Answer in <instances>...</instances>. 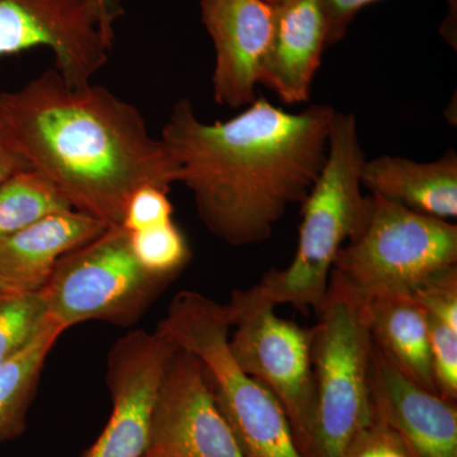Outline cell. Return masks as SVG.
<instances>
[{
  "label": "cell",
  "mask_w": 457,
  "mask_h": 457,
  "mask_svg": "<svg viewBox=\"0 0 457 457\" xmlns=\"http://www.w3.org/2000/svg\"><path fill=\"white\" fill-rule=\"evenodd\" d=\"M343 457H409L398 436L376 414Z\"/></svg>",
  "instance_id": "cb8c5ba5"
},
{
  "label": "cell",
  "mask_w": 457,
  "mask_h": 457,
  "mask_svg": "<svg viewBox=\"0 0 457 457\" xmlns=\"http://www.w3.org/2000/svg\"><path fill=\"white\" fill-rule=\"evenodd\" d=\"M106 3H116V0H104Z\"/></svg>",
  "instance_id": "83f0119b"
},
{
  "label": "cell",
  "mask_w": 457,
  "mask_h": 457,
  "mask_svg": "<svg viewBox=\"0 0 457 457\" xmlns=\"http://www.w3.org/2000/svg\"><path fill=\"white\" fill-rule=\"evenodd\" d=\"M0 125L71 209L108 227H121L137 188L170 192L179 182V164L134 104L102 86H68L55 69L0 93Z\"/></svg>",
  "instance_id": "7a4b0ae2"
},
{
  "label": "cell",
  "mask_w": 457,
  "mask_h": 457,
  "mask_svg": "<svg viewBox=\"0 0 457 457\" xmlns=\"http://www.w3.org/2000/svg\"><path fill=\"white\" fill-rule=\"evenodd\" d=\"M32 170L0 125V185L20 171Z\"/></svg>",
  "instance_id": "d4e9b609"
},
{
  "label": "cell",
  "mask_w": 457,
  "mask_h": 457,
  "mask_svg": "<svg viewBox=\"0 0 457 457\" xmlns=\"http://www.w3.org/2000/svg\"><path fill=\"white\" fill-rule=\"evenodd\" d=\"M132 254L150 275L170 281L188 263L191 251L173 220L129 233Z\"/></svg>",
  "instance_id": "44dd1931"
},
{
  "label": "cell",
  "mask_w": 457,
  "mask_h": 457,
  "mask_svg": "<svg viewBox=\"0 0 457 457\" xmlns=\"http://www.w3.org/2000/svg\"><path fill=\"white\" fill-rule=\"evenodd\" d=\"M366 315L372 342L394 368L418 386L437 394L426 314L416 297L411 294L375 297L366 302Z\"/></svg>",
  "instance_id": "e0dca14e"
},
{
  "label": "cell",
  "mask_w": 457,
  "mask_h": 457,
  "mask_svg": "<svg viewBox=\"0 0 457 457\" xmlns=\"http://www.w3.org/2000/svg\"><path fill=\"white\" fill-rule=\"evenodd\" d=\"M171 206L168 191L155 186L137 188L126 203L121 228L128 233L158 227L171 220Z\"/></svg>",
  "instance_id": "603a6c76"
},
{
  "label": "cell",
  "mask_w": 457,
  "mask_h": 457,
  "mask_svg": "<svg viewBox=\"0 0 457 457\" xmlns=\"http://www.w3.org/2000/svg\"><path fill=\"white\" fill-rule=\"evenodd\" d=\"M353 113L337 112L330 123L326 164L303 201L299 242L284 270L272 269L255 285L273 305L319 311L339 251L365 230L374 200L361 191L365 163Z\"/></svg>",
  "instance_id": "3957f363"
},
{
  "label": "cell",
  "mask_w": 457,
  "mask_h": 457,
  "mask_svg": "<svg viewBox=\"0 0 457 457\" xmlns=\"http://www.w3.org/2000/svg\"><path fill=\"white\" fill-rule=\"evenodd\" d=\"M201 18L215 47L213 99L249 106L272 40L275 7L264 0H201Z\"/></svg>",
  "instance_id": "7c38bea8"
},
{
  "label": "cell",
  "mask_w": 457,
  "mask_h": 457,
  "mask_svg": "<svg viewBox=\"0 0 457 457\" xmlns=\"http://www.w3.org/2000/svg\"><path fill=\"white\" fill-rule=\"evenodd\" d=\"M119 12L104 0H0V56L46 47L64 82L82 88L107 64Z\"/></svg>",
  "instance_id": "9c48e42d"
},
{
  "label": "cell",
  "mask_w": 457,
  "mask_h": 457,
  "mask_svg": "<svg viewBox=\"0 0 457 457\" xmlns=\"http://www.w3.org/2000/svg\"><path fill=\"white\" fill-rule=\"evenodd\" d=\"M66 210L73 209L40 171H20L0 185V240Z\"/></svg>",
  "instance_id": "d6986e66"
},
{
  "label": "cell",
  "mask_w": 457,
  "mask_h": 457,
  "mask_svg": "<svg viewBox=\"0 0 457 457\" xmlns=\"http://www.w3.org/2000/svg\"><path fill=\"white\" fill-rule=\"evenodd\" d=\"M317 315V324L309 329L315 386L311 457H343L374 417L366 302L330 276Z\"/></svg>",
  "instance_id": "5b68a950"
},
{
  "label": "cell",
  "mask_w": 457,
  "mask_h": 457,
  "mask_svg": "<svg viewBox=\"0 0 457 457\" xmlns=\"http://www.w3.org/2000/svg\"><path fill=\"white\" fill-rule=\"evenodd\" d=\"M264 2L269 3V4L273 5V7H276V5H279L281 3H284L285 0H264Z\"/></svg>",
  "instance_id": "4316f807"
},
{
  "label": "cell",
  "mask_w": 457,
  "mask_h": 457,
  "mask_svg": "<svg viewBox=\"0 0 457 457\" xmlns=\"http://www.w3.org/2000/svg\"><path fill=\"white\" fill-rule=\"evenodd\" d=\"M40 293L9 294L0 299V365L29 347L49 323Z\"/></svg>",
  "instance_id": "ffe728a7"
},
{
  "label": "cell",
  "mask_w": 457,
  "mask_h": 457,
  "mask_svg": "<svg viewBox=\"0 0 457 457\" xmlns=\"http://www.w3.org/2000/svg\"><path fill=\"white\" fill-rule=\"evenodd\" d=\"M327 21L328 46L342 41L360 11L378 0H319ZM449 14L442 23L441 33L456 49L457 0H447Z\"/></svg>",
  "instance_id": "7402d4cb"
},
{
  "label": "cell",
  "mask_w": 457,
  "mask_h": 457,
  "mask_svg": "<svg viewBox=\"0 0 457 457\" xmlns=\"http://www.w3.org/2000/svg\"><path fill=\"white\" fill-rule=\"evenodd\" d=\"M9 294L13 293H11V291L8 290L7 286H5L4 284H3L2 281H0V299H2V297L7 296V295Z\"/></svg>",
  "instance_id": "484cf974"
},
{
  "label": "cell",
  "mask_w": 457,
  "mask_h": 457,
  "mask_svg": "<svg viewBox=\"0 0 457 457\" xmlns=\"http://www.w3.org/2000/svg\"><path fill=\"white\" fill-rule=\"evenodd\" d=\"M155 330L203 363L216 407L243 457H303L284 409L228 350L224 305L196 291H180Z\"/></svg>",
  "instance_id": "277c9868"
},
{
  "label": "cell",
  "mask_w": 457,
  "mask_h": 457,
  "mask_svg": "<svg viewBox=\"0 0 457 457\" xmlns=\"http://www.w3.org/2000/svg\"><path fill=\"white\" fill-rule=\"evenodd\" d=\"M168 282L137 263L128 231L108 227L57 262L40 294L49 317L64 330L90 320L128 327Z\"/></svg>",
  "instance_id": "ba28073f"
},
{
  "label": "cell",
  "mask_w": 457,
  "mask_h": 457,
  "mask_svg": "<svg viewBox=\"0 0 457 457\" xmlns=\"http://www.w3.org/2000/svg\"><path fill=\"white\" fill-rule=\"evenodd\" d=\"M326 46L327 21L320 2L285 0L275 7V29L260 84L286 104L308 101Z\"/></svg>",
  "instance_id": "5bb4252c"
},
{
  "label": "cell",
  "mask_w": 457,
  "mask_h": 457,
  "mask_svg": "<svg viewBox=\"0 0 457 457\" xmlns=\"http://www.w3.org/2000/svg\"><path fill=\"white\" fill-rule=\"evenodd\" d=\"M108 225L87 213L66 210L0 240V281L11 293H40L57 262L101 236Z\"/></svg>",
  "instance_id": "9a60e30c"
},
{
  "label": "cell",
  "mask_w": 457,
  "mask_h": 457,
  "mask_svg": "<svg viewBox=\"0 0 457 457\" xmlns=\"http://www.w3.org/2000/svg\"><path fill=\"white\" fill-rule=\"evenodd\" d=\"M361 185L374 196L411 212L442 220L457 216L455 150L429 163L390 155L366 161L361 170Z\"/></svg>",
  "instance_id": "2e32d148"
},
{
  "label": "cell",
  "mask_w": 457,
  "mask_h": 457,
  "mask_svg": "<svg viewBox=\"0 0 457 457\" xmlns=\"http://www.w3.org/2000/svg\"><path fill=\"white\" fill-rule=\"evenodd\" d=\"M176 351L156 330H134L114 343L106 378L112 411L104 431L80 457L143 455L156 393Z\"/></svg>",
  "instance_id": "8fae6325"
},
{
  "label": "cell",
  "mask_w": 457,
  "mask_h": 457,
  "mask_svg": "<svg viewBox=\"0 0 457 457\" xmlns=\"http://www.w3.org/2000/svg\"><path fill=\"white\" fill-rule=\"evenodd\" d=\"M372 411L409 457H457V404L418 386L372 342L369 375Z\"/></svg>",
  "instance_id": "4fadbf2b"
},
{
  "label": "cell",
  "mask_w": 457,
  "mask_h": 457,
  "mask_svg": "<svg viewBox=\"0 0 457 457\" xmlns=\"http://www.w3.org/2000/svg\"><path fill=\"white\" fill-rule=\"evenodd\" d=\"M371 216L347 243L330 276L363 302L413 294L441 270L457 266V227L371 195Z\"/></svg>",
  "instance_id": "8992f818"
},
{
  "label": "cell",
  "mask_w": 457,
  "mask_h": 457,
  "mask_svg": "<svg viewBox=\"0 0 457 457\" xmlns=\"http://www.w3.org/2000/svg\"><path fill=\"white\" fill-rule=\"evenodd\" d=\"M64 332L50 318L29 347L0 365V446L25 431L27 413L45 362Z\"/></svg>",
  "instance_id": "ac0fdd59"
},
{
  "label": "cell",
  "mask_w": 457,
  "mask_h": 457,
  "mask_svg": "<svg viewBox=\"0 0 457 457\" xmlns=\"http://www.w3.org/2000/svg\"><path fill=\"white\" fill-rule=\"evenodd\" d=\"M257 288L234 291L225 303L228 350L246 375L263 385L284 409L303 457H311L315 386L309 329L279 318Z\"/></svg>",
  "instance_id": "52a82bcc"
},
{
  "label": "cell",
  "mask_w": 457,
  "mask_h": 457,
  "mask_svg": "<svg viewBox=\"0 0 457 457\" xmlns=\"http://www.w3.org/2000/svg\"><path fill=\"white\" fill-rule=\"evenodd\" d=\"M335 113L328 104L290 113L257 97L233 119L206 123L182 98L161 139L204 227L230 245H260L288 207L311 194L326 164Z\"/></svg>",
  "instance_id": "6da1fadb"
},
{
  "label": "cell",
  "mask_w": 457,
  "mask_h": 457,
  "mask_svg": "<svg viewBox=\"0 0 457 457\" xmlns=\"http://www.w3.org/2000/svg\"><path fill=\"white\" fill-rule=\"evenodd\" d=\"M141 457H243L191 352H174L159 385Z\"/></svg>",
  "instance_id": "30bf717a"
}]
</instances>
